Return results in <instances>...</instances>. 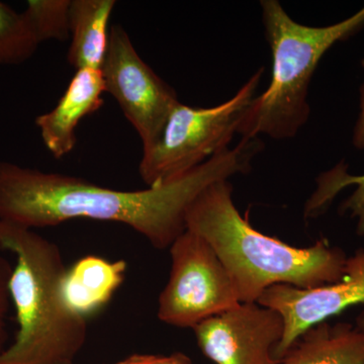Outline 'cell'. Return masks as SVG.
<instances>
[{
	"instance_id": "1",
	"label": "cell",
	"mask_w": 364,
	"mask_h": 364,
	"mask_svg": "<svg viewBox=\"0 0 364 364\" xmlns=\"http://www.w3.org/2000/svg\"><path fill=\"white\" fill-rule=\"evenodd\" d=\"M263 150L259 138H242L181 178L142 191L102 188L80 177L0 162V221L35 229L75 219L132 228L164 250L186 231V214L210 184L248 173Z\"/></svg>"
},
{
	"instance_id": "2",
	"label": "cell",
	"mask_w": 364,
	"mask_h": 364,
	"mask_svg": "<svg viewBox=\"0 0 364 364\" xmlns=\"http://www.w3.org/2000/svg\"><path fill=\"white\" fill-rule=\"evenodd\" d=\"M229 179L203 189L189 205L186 230L207 242L231 277L240 303H257L275 284L311 289L343 277L347 256L328 241L289 245L254 229L233 202Z\"/></svg>"
},
{
	"instance_id": "3",
	"label": "cell",
	"mask_w": 364,
	"mask_h": 364,
	"mask_svg": "<svg viewBox=\"0 0 364 364\" xmlns=\"http://www.w3.org/2000/svg\"><path fill=\"white\" fill-rule=\"evenodd\" d=\"M0 247L16 256L9 294L18 325L0 364H74L87 338V322L62 298L67 267L58 245L32 229L0 221Z\"/></svg>"
},
{
	"instance_id": "4",
	"label": "cell",
	"mask_w": 364,
	"mask_h": 364,
	"mask_svg": "<svg viewBox=\"0 0 364 364\" xmlns=\"http://www.w3.org/2000/svg\"><path fill=\"white\" fill-rule=\"evenodd\" d=\"M265 38L272 50V80L256 95L242 119V138H294L310 119L309 88L321 59L333 46L364 28V6L350 18L327 26L301 25L277 0H262Z\"/></svg>"
},
{
	"instance_id": "5",
	"label": "cell",
	"mask_w": 364,
	"mask_h": 364,
	"mask_svg": "<svg viewBox=\"0 0 364 364\" xmlns=\"http://www.w3.org/2000/svg\"><path fill=\"white\" fill-rule=\"evenodd\" d=\"M258 69L233 97L213 107H193L178 102L159 135L143 147L139 173L148 188L181 178L215 155L229 149L262 78Z\"/></svg>"
},
{
	"instance_id": "6",
	"label": "cell",
	"mask_w": 364,
	"mask_h": 364,
	"mask_svg": "<svg viewBox=\"0 0 364 364\" xmlns=\"http://www.w3.org/2000/svg\"><path fill=\"white\" fill-rule=\"evenodd\" d=\"M171 269L158 301L165 324L193 329L240 304L226 267L213 248L186 230L169 247Z\"/></svg>"
},
{
	"instance_id": "7",
	"label": "cell",
	"mask_w": 364,
	"mask_h": 364,
	"mask_svg": "<svg viewBox=\"0 0 364 364\" xmlns=\"http://www.w3.org/2000/svg\"><path fill=\"white\" fill-rule=\"evenodd\" d=\"M100 71L105 92L117 100L140 136L143 147L150 145L179 102L176 91L141 58L122 26L109 30V46Z\"/></svg>"
},
{
	"instance_id": "8",
	"label": "cell",
	"mask_w": 364,
	"mask_h": 364,
	"mask_svg": "<svg viewBox=\"0 0 364 364\" xmlns=\"http://www.w3.org/2000/svg\"><path fill=\"white\" fill-rule=\"evenodd\" d=\"M257 303L277 311L284 321V335L274 349L279 361L314 326L349 306L364 304V248L347 258L343 277L337 282L311 289L275 284L261 294Z\"/></svg>"
},
{
	"instance_id": "9",
	"label": "cell",
	"mask_w": 364,
	"mask_h": 364,
	"mask_svg": "<svg viewBox=\"0 0 364 364\" xmlns=\"http://www.w3.org/2000/svg\"><path fill=\"white\" fill-rule=\"evenodd\" d=\"M200 350L215 364H279L275 347L284 335L277 311L240 303L193 328Z\"/></svg>"
},
{
	"instance_id": "10",
	"label": "cell",
	"mask_w": 364,
	"mask_h": 364,
	"mask_svg": "<svg viewBox=\"0 0 364 364\" xmlns=\"http://www.w3.org/2000/svg\"><path fill=\"white\" fill-rule=\"evenodd\" d=\"M105 92L100 69H78L56 107L37 117L36 124L53 156L60 159L73 151L77 143L76 128L83 117L102 107Z\"/></svg>"
},
{
	"instance_id": "11",
	"label": "cell",
	"mask_w": 364,
	"mask_h": 364,
	"mask_svg": "<svg viewBox=\"0 0 364 364\" xmlns=\"http://www.w3.org/2000/svg\"><path fill=\"white\" fill-rule=\"evenodd\" d=\"M126 261H109L88 255L67 268L61 294L67 308L87 318L109 303L126 275Z\"/></svg>"
},
{
	"instance_id": "12",
	"label": "cell",
	"mask_w": 364,
	"mask_h": 364,
	"mask_svg": "<svg viewBox=\"0 0 364 364\" xmlns=\"http://www.w3.org/2000/svg\"><path fill=\"white\" fill-rule=\"evenodd\" d=\"M279 364H364V332L323 322L304 333Z\"/></svg>"
},
{
	"instance_id": "13",
	"label": "cell",
	"mask_w": 364,
	"mask_h": 364,
	"mask_svg": "<svg viewBox=\"0 0 364 364\" xmlns=\"http://www.w3.org/2000/svg\"><path fill=\"white\" fill-rule=\"evenodd\" d=\"M114 0H71L69 63L76 70L102 68L109 46V23Z\"/></svg>"
},
{
	"instance_id": "14",
	"label": "cell",
	"mask_w": 364,
	"mask_h": 364,
	"mask_svg": "<svg viewBox=\"0 0 364 364\" xmlns=\"http://www.w3.org/2000/svg\"><path fill=\"white\" fill-rule=\"evenodd\" d=\"M41 43L25 14L0 1V65H16L31 58Z\"/></svg>"
},
{
	"instance_id": "15",
	"label": "cell",
	"mask_w": 364,
	"mask_h": 364,
	"mask_svg": "<svg viewBox=\"0 0 364 364\" xmlns=\"http://www.w3.org/2000/svg\"><path fill=\"white\" fill-rule=\"evenodd\" d=\"M71 0H30L23 11L40 43L68 39Z\"/></svg>"
},
{
	"instance_id": "16",
	"label": "cell",
	"mask_w": 364,
	"mask_h": 364,
	"mask_svg": "<svg viewBox=\"0 0 364 364\" xmlns=\"http://www.w3.org/2000/svg\"><path fill=\"white\" fill-rule=\"evenodd\" d=\"M350 184H355L358 186V188L355 189L353 195L343 203L342 210L350 212L352 217L358 219V233L364 235V176H342L336 181L331 182V184L325 188V193L329 198H331L335 193H338L339 189L350 186Z\"/></svg>"
},
{
	"instance_id": "17",
	"label": "cell",
	"mask_w": 364,
	"mask_h": 364,
	"mask_svg": "<svg viewBox=\"0 0 364 364\" xmlns=\"http://www.w3.org/2000/svg\"><path fill=\"white\" fill-rule=\"evenodd\" d=\"M14 267L4 256L0 255V354L6 350L9 334L6 330V316L11 304L9 282Z\"/></svg>"
},
{
	"instance_id": "18",
	"label": "cell",
	"mask_w": 364,
	"mask_h": 364,
	"mask_svg": "<svg viewBox=\"0 0 364 364\" xmlns=\"http://www.w3.org/2000/svg\"><path fill=\"white\" fill-rule=\"evenodd\" d=\"M116 364H191V360L186 354L176 352L171 355L135 354Z\"/></svg>"
},
{
	"instance_id": "19",
	"label": "cell",
	"mask_w": 364,
	"mask_h": 364,
	"mask_svg": "<svg viewBox=\"0 0 364 364\" xmlns=\"http://www.w3.org/2000/svg\"><path fill=\"white\" fill-rule=\"evenodd\" d=\"M352 143L358 150H364V83L360 87V112L354 126Z\"/></svg>"
},
{
	"instance_id": "20",
	"label": "cell",
	"mask_w": 364,
	"mask_h": 364,
	"mask_svg": "<svg viewBox=\"0 0 364 364\" xmlns=\"http://www.w3.org/2000/svg\"><path fill=\"white\" fill-rule=\"evenodd\" d=\"M356 327L364 332V311L358 316V320H356Z\"/></svg>"
}]
</instances>
